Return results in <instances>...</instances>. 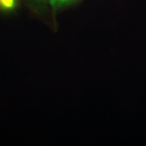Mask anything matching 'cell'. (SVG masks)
Masks as SVG:
<instances>
[{
  "label": "cell",
  "instance_id": "cell-2",
  "mask_svg": "<svg viewBox=\"0 0 146 146\" xmlns=\"http://www.w3.org/2000/svg\"><path fill=\"white\" fill-rule=\"evenodd\" d=\"M74 1V0H49L51 5L53 7H59L61 5H64L66 3L70 2V1Z\"/></svg>",
  "mask_w": 146,
  "mask_h": 146
},
{
  "label": "cell",
  "instance_id": "cell-1",
  "mask_svg": "<svg viewBox=\"0 0 146 146\" xmlns=\"http://www.w3.org/2000/svg\"><path fill=\"white\" fill-rule=\"evenodd\" d=\"M16 0H0V8L10 10L15 7Z\"/></svg>",
  "mask_w": 146,
  "mask_h": 146
}]
</instances>
